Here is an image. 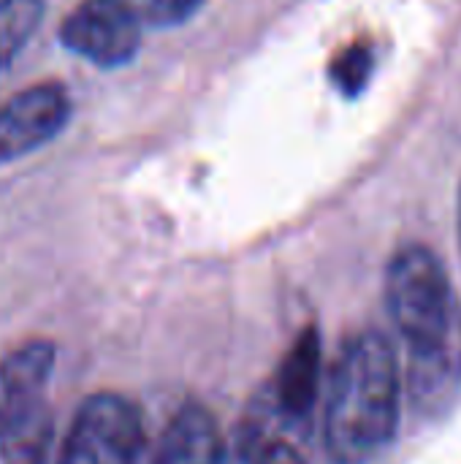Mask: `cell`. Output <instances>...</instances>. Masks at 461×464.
<instances>
[{
    "label": "cell",
    "mask_w": 461,
    "mask_h": 464,
    "mask_svg": "<svg viewBox=\"0 0 461 464\" xmlns=\"http://www.w3.org/2000/svg\"><path fill=\"white\" fill-rule=\"evenodd\" d=\"M399 364L380 332L351 337L329 381L326 451L337 464H361L380 454L399 424Z\"/></svg>",
    "instance_id": "6da1fadb"
},
{
    "label": "cell",
    "mask_w": 461,
    "mask_h": 464,
    "mask_svg": "<svg viewBox=\"0 0 461 464\" xmlns=\"http://www.w3.org/2000/svg\"><path fill=\"white\" fill-rule=\"evenodd\" d=\"M52 443V419L46 405L30 416L0 427V464H43Z\"/></svg>",
    "instance_id": "9c48e42d"
},
{
    "label": "cell",
    "mask_w": 461,
    "mask_h": 464,
    "mask_svg": "<svg viewBox=\"0 0 461 464\" xmlns=\"http://www.w3.org/2000/svg\"><path fill=\"white\" fill-rule=\"evenodd\" d=\"M372 73V49L361 41L342 46L331 60V79L345 95H359Z\"/></svg>",
    "instance_id": "7c38bea8"
},
{
    "label": "cell",
    "mask_w": 461,
    "mask_h": 464,
    "mask_svg": "<svg viewBox=\"0 0 461 464\" xmlns=\"http://www.w3.org/2000/svg\"><path fill=\"white\" fill-rule=\"evenodd\" d=\"M321 337L312 326L304 329L288 348L272 383V405L266 408L280 421L302 424L310 419L321 392Z\"/></svg>",
    "instance_id": "52a82bcc"
},
{
    "label": "cell",
    "mask_w": 461,
    "mask_h": 464,
    "mask_svg": "<svg viewBox=\"0 0 461 464\" xmlns=\"http://www.w3.org/2000/svg\"><path fill=\"white\" fill-rule=\"evenodd\" d=\"M386 304L413 353L459 340L456 302L440 258L424 245L402 247L386 272Z\"/></svg>",
    "instance_id": "7a4b0ae2"
},
{
    "label": "cell",
    "mask_w": 461,
    "mask_h": 464,
    "mask_svg": "<svg viewBox=\"0 0 461 464\" xmlns=\"http://www.w3.org/2000/svg\"><path fill=\"white\" fill-rule=\"evenodd\" d=\"M141 33L122 0H82L60 24L62 46L98 68H117L133 60Z\"/></svg>",
    "instance_id": "277c9868"
},
{
    "label": "cell",
    "mask_w": 461,
    "mask_h": 464,
    "mask_svg": "<svg viewBox=\"0 0 461 464\" xmlns=\"http://www.w3.org/2000/svg\"><path fill=\"white\" fill-rule=\"evenodd\" d=\"M226 464H307L302 451L280 435L272 424L247 421L239 430V438L226 454Z\"/></svg>",
    "instance_id": "30bf717a"
},
{
    "label": "cell",
    "mask_w": 461,
    "mask_h": 464,
    "mask_svg": "<svg viewBox=\"0 0 461 464\" xmlns=\"http://www.w3.org/2000/svg\"><path fill=\"white\" fill-rule=\"evenodd\" d=\"M54 370V345L27 340L0 359V427L43 408V392Z\"/></svg>",
    "instance_id": "8992f818"
},
{
    "label": "cell",
    "mask_w": 461,
    "mask_h": 464,
    "mask_svg": "<svg viewBox=\"0 0 461 464\" xmlns=\"http://www.w3.org/2000/svg\"><path fill=\"white\" fill-rule=\"evenodd\" d=\"M141 30H163L187 22L198 8L201 0H122Z\"/></svg>",
    "instance_id": "4fadbf2b"
},
{
    "label": "cell",
    "mask_w": 461,
    "mask_h": 464,
    "mask_svg": "<svg viewBox=\"0 0 461 464\" xmlns=\"http://www.w3.org/2000/svg\"><path fill=\"white\" fill-rule=\"evenodd\" d=\"M141 443L139 408L117 392H98L79 405L57 464H139Z\"/></svg>",
    "instance_id": "3957f363"
},
{
    "label": "cell",
    "mask_w": 461,
    "mask_h": 464,
    "mask_svg": "<svg viewBox=\"0 0 461 464\" xmlns=\"http://www.w3.org/2000/svg\"><path fill=\"white\" fill-rule=\"evenodd\" d=\"M152 464H226L215 416L204 405H185L168 421Z\"/></svg>",
    "instance_id": "ba28073f"
},
{
    "label": "cell",
    "mask_w": 461,
    "mask_h": 464,
    "mask_svg": "<svg viewBox=\"0 0 461 464\" xmlns=\"http://www.w3.org/2000/svg\"><path fill=\"white\" fill-rule=\"evenodd\" d=\"M46 14V0H0V71L27 46Z\"/></svg>",
    "instance_id": "8fae6325"
},
{
    "label": "cell",
    "mask_w": 461,
    "mask_h": 464,
    "mask_svg": "<svg viewBox=\"0 0 461 464\" xmlns=\"http://www.w3.org/2000/svg\"><path fill=\"white\" fill-rule=\"evenodd\" d=\"M459 245H461V190H459Z\"/></svg>",
    "instance_id": "5bb4252c"
},
{
    "label": "cell",
    "mask_w": 461,
    "mask_h": 464,
    "mask_svg": "<svg viewBox=\"0 0 461 464\" xmlns=\"http://www.w3.org/2000/svg\"><path fill=\"white\" fill-rule=\"evenodd\" d=\"M73 103L60 82L30 84L0 106V166L22 160L24 155L57 139Z\"/></svg>",
    "instance_id": "5b68a950"
}]
</instances>
